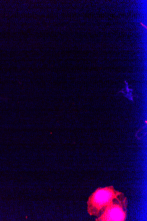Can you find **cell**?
Instances as JSON below:
<instances>
[{"mask_svg":"<svg viewBox=\"0 0 147 221\" xmlns=\"http://www.w3.org/2000/svg\"><path fill=\"white\" fill-rule=\"evenodd\" d=\"M126 86L125 88L122 89L121 90H120L119 92L122 93L123 94L125 97L127 98L128 99L130 100L133 102V97L134 96L133 92V89H130L129 88L128 83L126 81H125Z\"/></svg>","mask_w":147,"mask_h":221,"instance_id":"7a4b0ae2","label":"cell"},{"mask_svg":"<svg viewBox=\"0 0 147 221\" xmlns=\"http://www.w3.org/2000/svg\"><path fill=\"white\" fill-rule=\"evenodd\" d=\"M123 216L122 213L118 209H114L110 213V217L112 219L120 220Z\"/></svg>","mask_w":147,"mask_h":221,"instance_id":"3957f363","label":"cell"},{"mask_svg":"<svg viewBox=\"0 0 147 221\" xmlns=\"http://www.w3.org/2000/svg\"><path fill=\"white\" fill-rule=\"evenodd\" d=\"M140 23L141 24H142V25L143 26H144V27H145V28H147L146 26H145V25H143V24L142 23H141V22H140Z\"/></svg>","mask_w":147,"mask_h":221,"instance_id":"277c9868","label":"cell"},{"mask_svg":"<svg viewBox=\"0 0 147 221\" xmlns=\"http://www.w3.org/2000/svg\"><path fill=\"white\" fill-rule=\"evenodd\" d=\"M111 196L110 192L105 190L98 191L95 197V201L97 204H102L108 201Z\"/></svg>","mask_w":147,"mask_h":221,"instance_id":"6da1fadb","label":"cell"}]
</instances>
